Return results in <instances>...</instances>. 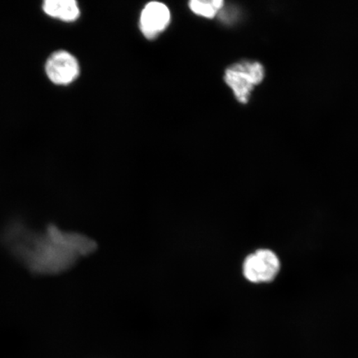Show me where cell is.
Returning <instances> with one entry per match:
<instances>
[{"mask_svg": "<svg viewBox=\"0 0 358 358\" xmlns=\"http://www.w3.org/2000/svg\"><path fill=\"white\" fill-rule=\"evenodd\" d=\"M3 244L30 272L38 275H57L69 271L80 259L93 254L96 241L78 232L66 231L55 225L42 231L13 222L3 235Z\"/></svg>", "mask_w": 358, "mask_h": 358, "instance_id": "cell-1", "label": "cell"}, {"mask_svg": "<svg viewBox=\"0 0 358 358\" xmlns=\"http://www.w3.org/2000/svg\"><path fill=\"white\" fill-rule=\"evenodd\" d=\"M265 78V69L258 62L243 61L226 70L225 82L234 91L236 100L248 103L257 85Z\"/></svg>", "mask_w": 358, "mask_h": 358, "instance_id": "cell-2", "label": "cell"}, {"mask_svg": "<svg viewBox=\"0 0 358 358\" xmlns=\"http://www.w3.org/2000/svg\"><path fill=\"white\" fill-rule=\"evenodd\" d=\"M280 262L277 255L268 249H261L249 255L243 264L245 278L252 283H270L278 275Z\"/></svg>", "mask_w": 358, "mask_h": 358, "instance_id": "cell-3", "label": "cell"}, {"mask_svg": "<svg viewBox=\"0 0 358 358\" xmlns=\"http://www.w3.org/2000/svg\"><path fill=\"white\" fill-rule=\"evenodd\" d=\"M46 73L49 79L57 85H67L78 77L80 69L76 58L65 51H58L48 58Z\"/></svg>", "mask_w": 358, "mask_h": 358, "instance_id": "cell-4", "label": "cell"}, {"mask_svg": "<svg viewBox=\"0 0 358 358\" xmlns=\"http://www.w3.org/2000/svg\"><path fill=\"white\" fill-rule=\"evenodd\" d=\"M170 22V12L162 3H148L141 16V29L145 37L154 39L167 28Z\"/></svg>", "mask_w": 358, "mask_h": 358, "instance_id": "cell-5", "label": "cell"}, {"mask_svg": "<svg viewBox=\"0 0 358 358\" xmlns=\"http://www.w3.org/2000/svg\"><path fill=\"white\" fill-rule=\"evenodd\" d=\"M43 8L48 15L64 21H74L80 15L78 3L74 0H47Z\"/></svg>", "mask_w": 358, "mask_h": 358, "instance_id": "cell-6", "label": "cell"}, {"mask_svg": "<svg viewBox=\"0 0 358 358\" xmlns=\"http://www.w3.org/2000/svg\"><path fill=\"white\" fill-rule=\"evenodd\" d=\"M222 0H192L189 3L191 10L196 15L213 19L223 7Z\"/></svg>", "mask_w": 358, "mask_h": 358, "instance_id": "cell-7", "label": "cell"}]
</instances>
